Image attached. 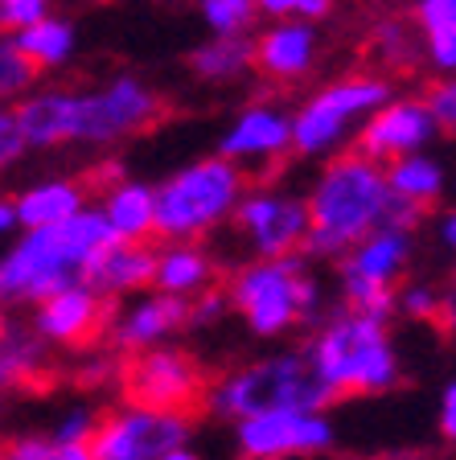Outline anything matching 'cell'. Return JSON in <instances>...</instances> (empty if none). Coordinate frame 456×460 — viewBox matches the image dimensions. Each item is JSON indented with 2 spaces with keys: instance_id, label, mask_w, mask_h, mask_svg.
<instances>
[{
  "instance_id": "cell-1",
  "label": "cell",
  "mask_w": 456,
  "mask_h": 460,
  "mask_svg": "<svg viewBox=\"0 0 456 460\" xmlns=\"http://www.w3.org/2000/svg\"><path fill=\"white\" fill-rule=\"evenodd\" d=\"M17 128L33 153H49L62 144L107 148L148 132L165 115L161 95L140 75H112L91 91H33L13 103Z\"/></svg>"
},
{
  "instance_id": "cell-2",
  "label": "cell",
  "mask_w": 456,
  "mask_h": 460,
  "mask_svg": "<svg viewBox=\"0 0 456 460\" xmlns=\"http://www.w3.org/2000/svg\"><path fill=\"white\" fill-rule=\"evenodd\" d=\"M120 234L112 230L99 206L83 210L78 218L46 230H25L9 243L0 259V300L4 305H46L70 288H91L95 268L112 247H120Z\"/></svg>"
},
{
  "instance_id": "cell-3",
  "label": "cell",
  "mask_w": 456,
  "mask_h": 460,
  "mask_svg": "<svg viewBox=\"0 0 456 460\" xmlns=\"http://www.w3.org/2000/svg\"><path fill=\"white\" fill-rule=\"evenodd\" d=\"M304 198L313 214V234H308L304 255L313 263H342L366 234L387 226L390 210H395L387 169L371 156H362L358 148L325 161L308 181Z\"/></svg>"
},
{
  "instance_id": "cell-4",
  "label": "cell",
  "mask_w": 456,
  "mask_h": 460,
  "mask_svg": "<svg viewBox=\"0 0 456 460\" xmlns=\"http://www.w3.org/2000/svg\"><path fill=\"white\" fill-rule=\"evenodd\" d=\"M329 402L333 391L313 370L304 345L235 366V370L219 374L206 391V411L235 428L276 411H329Z\"/></svg>"
},
{
  "instance_id": "cell-5",
  "label": "cell",
  "mask_w": 456,
  "mask_h": 460,
  "mask_svg": "<svg viewBox=\"0 0 456 460\" xmlns=\"http://www.w3.org/2000/svg\"><path fill=\"white\" fill-rule=\"evenodd\" d=\"M304 354L321 374V383L333 391V399L387 394L403 378L399 349H395L387 321H374V316L353 313L345 305L313 329V337L304 341Z\"/></svg>"
},
{
  "instance_id": "cell-6",
  "label": "cell",
  "mask_w": 456,
  "mask_h": 460,
  "mask_svg": "<svg viewBox=\"0 0 456 460\" xmlns=\"http://www.w3.org/2000/svg\"><path fill=\"white\" fill-rule=\"evenodd\" d=\"M230 305L243 316L251 337L276 341L300 325H321L325 296L313 276V259L288 255V259H247L238 263L227 284Z\"/></svg>"
},
{
  "instance_id": "cell-7",
  "label": "cell",
  "mask_w": 456,
  "mask_h": 460,
  "mask_svg": "<svg viewBox=\"0 0 456 460\" xmlns=\"http://www.w3.org/2000/svg\"><path fill=\"white\" fill-rule=\"evenodd\" d=\"M247 172L227 156H198L156 181V239L201 243L230 226L247 198Z\"/></svg>"
},
{
  "instance_id": "cell-8",
  "label": "cell",
  "mask_w": 456,
  "mask_h": 460,
  "mask_svg": "<svg viewBox=\"0 0 456 460\" xmlns=\"http://www.w3.org/2000/svg\"><path fill=\"white\" fill-rule=\"evenodd\" d=\"M390 75H342L321 91L292 107L296 115V156L304 161H333L345 153V144H358L362 128L387 103H395Z\"/></svg>"
},
{
  "instance_id": "cell-9",
  "label": "cell",
  "mask_w": 456,
  "mask_h": 460,
  "mask_svg": "<svg viewBox=\"0 0 456 460\" xmlns=\"http://www.w3.org/2000/svg\"><path fill=\"white\" fill-rule=\"evenodd\" d=\"M411 259H416V230L382 226L366 234L337 263L342 305L374 316V321H390L399 313V279L407 276Z\"/></svg>"
},
{
  "instance_id": "cell-10",
  "label": "cell",
  "mask_w": 456,
  "mask_h": 460,
  "mask_svg": "<svg viewBox=\"0 0 456 460\" xmlns=\"http://www.w3.org/2000/svg\"><path fill=\"white\" fill-rule=\"evenodd\" d=\"M230 230L238 234V243L251 259L304 255L308 234H313L308 198L288 190V185H251Z\"/></svg>"
},
{
  "instance_id": "cell-11",
  "label": "cell",
  "mask_w": 456,
  "mask_h": 460,
  "mask_svg": "<svg viewBox=\"0 0 456 460\" xmlns=\"http://www.w3.org/2000/svg\"><path fill=\"white\" fill-rule=\"evenodd\" d=\"M120 383H124V402L173 415H190L193 407H206L210 391L201 362L177 345H161L140 358H128Z\"/></svg>"
},
{
  "instance_id": "cell-12",
  "label": "cell",
  "mask_w": 456,
  "mask_h": 460,
  "mask_svg": "<svg viewBox=\"0 0 456 460\" xmlns=\"http://www.w3.org/2000/svg\"><path fill=\"white\" fill-rule=\"evenodd\" d=\"M190 436H193L190 415L120 402L99 420L91 452H95V460H165L173 452L190 448Z\"/></svg>"
},
{
  "instance_id": "cell-13",
  "label": "cell",
  "mask_w": 456,
  "mask_h": 460,
  "mask_svg": "<svg viewBox=\"0 0 456 460\" xmlns=\"http://www.w3.org/2000/svg\"><path fill=\"white\" fill-rule=\"evenodd\" d=\"M333 444H337V423L329 411H276L235 428V448L243 460L325 456Z\"/></svg>"
},
{
  "instance_id": "cell-14",
  "label": "cell",
  "mask_w": 456,
  "mask_h": 460,
  "mask_svg": "<svg viewBox=\"0 0 456 460\" xmlns=\"http://www.w3.org/2000/svg\"><path fill=\"white\" fill-rule=\"evenodd\" d=\"M288 153H296V115L284 103L255 99L227 124L219 136V156L235 161L238 169H272Z\"/></svg>"
},
{
  "instance_id": "cell-15",
  "label": "cell",
  "mask_w": 456,
  "mask_h": 460,
  "mask_svg": "<svg viewBox=\"0 0 456 460\" xmlns=\"http://www.w3.org/2000/svg\"><path fill=\"white\" fill-rule=\"evenodd\" d=\"M190 329V300L165 296V292H144V296L120 300L107 321V349L124 358H140L148 349H161L173 341V333Z\"/></svg>"
},
{
  "instance_id": "cell-16",
  "label": "cell",
  "mask_w": 456,
  "mask_h": 460,
  "mask_svg": "<svg viewBox=\"0 0 456 460\" xmlns=\"http://www.w3.org/2000/svg\"><path fill=\"white\" fill-rule=\"evenodd\" d=\"M440 136L444 132H440V119L432 115L428 99L424 95L419 99L416 95H399L395 103H387L371 124L362 128V136H358L353 148L387 169V164L403 161V156L432 153V144H436Z\"/></svg>"
},
{
  "instance_id": "cell-17",
  "label": "cell",
  "mask_w": 456,
  "mask_h": 460,
  "mask_svg": "<svg viewBox=\"0 0 456 460\" xmlns=\"http://www.w3.org/2000/svg\"><path fill=\"white\" fill-rule=\"evenodd\" d=\"M107 321H112L107 296H99L95 288H70V292L33 308L29 329L49 349H86L95 337L107 333Z\"/></svg>"
},
{
  "instance_id": "cell-18",
  "label": "cell",
  "mask_w": 456,
  "mask_h": 460,
  "mask_svg": "<svg viewBox=\"0 0 456 460\" xmlns=\"http://www.w3.org/2000/svg\"><path fill=\"white\" fill-rule=\"evenodd\" d=\"M321 33L308 21H276L255 38V70L272 83H296L317 66Z\"/></svg>"
},
{
  "instance_id": "cell-19",
  "label": "cell",
  "mask_w": 456,
  "mask_h": 460,
  "mask_svg": "<svg viewBox=\"0 0 456 460\" xmlns=\"http://www.w3.org/2000/svg\"><path fill=\"white\" fill-rule=\"evenodd\" d=\"M17 201V218H21V234L25 230H46V226H62V222L78 218L86 206V185L75 177H41V181L25 185L13 193Z\"/></svg>"
},
{
  "instance_id": "cell-20",
  "label": "cell",
  "mask_w": 456,
  "mask_h": 460,
  "mask_svg": "<svg viewBox=\"0 0 456 460\" xmlns=\"http://www.w3.org/2000/svg\"><path fill=\"white\" fill-rule=\"evenodd\" d=\"M219 279V259L206 243H165L156 251V288L165 296L198 300Z\"/></svg>"
},
{
  "instance_id": "cell-21",
  "label": "cell",
  "mask_w": 456,
  "mask_h": 460,
  "mask_svg": "<svg viewBox=\"0 0 456 460\" xmlns=\"http://www.w3.org/2000/svg\"><path fill=\"white\" fill-rule=\"evenodd\" d=\"M99 296L107 300H132L144 296L148 288H156V247L148 243H120L103 255L91 279Z\"/></svg>"
},
{
  "instance_id": "cell-22",
  "label": "cell",
  "mask_w": 456,
  "mask_h": 460,
  "mask_svg": "<svg viewBox=\"0 0 456 460\" xmlns=\"http://www.w3.org/2000/svg\"><path fill=\"white\" fill-rule=\"evenodd\" d=\"M99 210L107 214L112 230L124 243H148L156 234V185L136 181V177H120L103 190Z\"/></svg>"
},
{
  "instance_id": "cell-23",
  "label": "cell",
  "mask_w": 456,
  "mask_h": 460,
  "mask_svg": "<svg viewBox=\"0 0 456 460\" xmlns=\"http://www.w3.org/2000/svg\"><path fill=\"white\" fill-rule=\"evenodd\" d=\"M387 181L399 201H411L419 210H432L448 193V169L440 156L416 153V156H403V161L387 164Z\"/></svg>"
},
{
  "instance_id": "cell-24",
  "label": "cell",
  "mask_w": 456,
  "mask_h": 460,
  "mask_svg": "<svg viewBox=\"0 0 456 460\" xmlns=\"http://www.w3.org/2000/svg\"><path fill=\"white\" fill-rule=\"evenodd\" d=\"M255 66V38H206L190 49V70L201 83H235Z\"/></svg>"
},
{
  "instance_id": "cell-25",
  "label": "cell",
  "mask_w": 456,
  "mask_h": 460,
  "mask_svg": "<svg viewBox=\"0 0 456 460\" xmlns=\"http://www.w3.org/2000/svg\"><path fill=\"white\" fill-rule=\"evenodd\" d=\"M17 38V46H21V54L38 66V75L41 70H62V66H70V58L78 54V29H75V21L70 17H46L41 25H33V29H25V33H13Z\"/></svg>"
},
{
  "instance_id": "cell-26",
  "label": "cell",
  "mask_w": 456,
  "mask_h": 460,
  "mask_svg": "<svg viewBox=\"0 0 456 460\" xmlns=\"http://www.w3.org/2000/svg\"><path fill=\"white\" fill-rule=\"evenodd\" d=\"M371 54L379 66H387V75L428 66L424 33H419L416 21H379V25H374V38H371Z\"/></svg>"
},
{
  "instance_id": "cell-27",
  "label": "cell",
  "mask_w": 456,
  "mask_h": 460,
  "mask_svg": "<svg viewBox=\"0 0 456 460\" xmlns=\"http://www.w3.org/2000/svg\"><path fill=\"white\" fill-rule=\"evenodd\" d=\"M46 354H49V345L41 341L29 325L25 329L9 325L4 329V345H0V374H4V386H17V383L38 378L41 366H46Z\"/></svg>"
},
{
  "instance_id": "cell-28",
  "label": "cell",
  "mask_w": 456,
  "mask_h": 460,
  "mask_svg": "<svg viewBox=\"0 0 456 460\" xmlns=\"http://www.w3.org/2000/svg\"><path fill=\"white\" fill-rule=\"evenodd\" d=\"M198 17L210 38H251V25L264 13L259 0H198Z\"/></svg>"
},
{
  "instance_id": "cell-29",
  "label": "cell",
  "mask_w": 456,
  "mask_h": 460,
  "mask_svg": "<svg viewBox=\"0 0 456 460\" xmlns=\"http://www.w3.org/2000/svg\"><path fill=\"white\" fill-rule=\"evenodd\" d=\"M33 83H38V66L21 54L17 38L4 33V38H0V95L21 103L25 95H33Z\"/></svg>"
},
{
  "instance_id": "cell-30",
  "label": "cell",
  "mask_w": 456,
  "mask_h": 460,
  "mask_svg": "<svg viewBox=\"0 0 456 460\" xmlns=\"http://www.w3.org/2000/svg\"><path fill=\"white\" fill-rule=\"evenodd\" d=\"M99 420H103V415H99L91 402H70V407L58 411L49 436H54L58 444H91L99 431Z\"/></svg>"
},
{
  "instance_id": "cell-31",
  "label": "cell",
  "mask_w": 456,
  "mask_h": 460,
  "mask_svg": "<svg viewBox=\"0 0 456 460\" xmlns=\"http://www.w3.org/2000/svg\"><path fill=\"white\" fill-rule=\"evenodd\" d=\"M444 300H448V292H440V288L428 284V279H411V284L399 288V313L411 316V321H436L440 325Z\"/></svg>"
},
{
  "instance_id": "cell-32",
  "label": "cell",
  "mask_w": 456,
  "mask_h": 460,
  "mask_svg": "<svg viewBox=\"0 0 456 460\" xmlns=\"http://www.w3.org/2000/svg\"><path fill=\"white\" fill-rule=\"evenodd\" d=\"M411 21L419 25L424 41H432V38H456V0H416Z\"/></svg>"
},
{
  "instance_id": "cell-33",
  "label": "cell",
  "mask_w": 456,
  "mask_h": 460,
  "mask_svg": "<svg viewBox=\"0 0 456 460\" xmlns=\"http://www.w3.org/2000/svg\"><path fill=\"white\" fill-rule=\"evenodd\" d=\"M46 17H54V0H0V25L9 33H25Z\"/></svg>"
},
{
  "instance_id": "cell-34",
  "label": "cell",
  "mask_w": 456,
  "mask_h": 460,
  "mask_svg": "<svg viewBox=\"0 0 456 460\" xmlns=\"http://www.w3.org/2000/svg\"><path fill=\"white\" fill-rule=\"evenodd\" d=\"M230 313H235V305H230L227 288H210L198 300H190V329H214V325H222Z\"/></svg>"
},
{
  "instance_id": "cell-35",
  "label": "cell",
  "mask_w": 456,
  "mask_h": 460,
  "mask_svg": "<svg viewBox=\"0 0 456 460\" xmlns=\"http://www.w3.org/2000/svg\"><path fill=\"white\" fill-rule=\"evenodd\" d=\"M4 460H58V440L49 431H17L4 444Z\"/></svg>"
},
{
  "instance_id": "cell-36",
  "label": "cell",
  "mask_w": 456,
  "mask_h": 460,
  "mask_svg": "<svg viewBox=\"0 0 456 460\" xmlns=\"http://www.w3.org/2000/svg\"><path fill=\"white\" fill-rule=\"evenodd\" d=\"M424 99H428L432 115L440 119V132L456 136V78H436Z\"/></svg>"
},
{
  "instance_id": "cell-37",
  "label": "cell",
  "mask_w": 456,
  "mask_h": 460,
  "mask_svg": "<svg viewBox=\"0 0 456 460\" xmlns=\"http://www.w3.org/2000/svg\"><path fill=\"white\" fill-rule=\"evenodd\" d=\"M25 153H29V144L17 128V115H13V107H4V111H0V164L13 169Z\"/></svg>"
},
{
  "instance_id": "cell-38",
  "label": "cell",
  "mask_w": 456,
  "mask_h": 460,
  "mask_svg": "<svg viewBox=\"0 0 456 460\" xmlns=\"http://www.w3.org/2000/svg\"><path fill=\"white\" fill-rule=\"evenodd\" d=\"M436 428L448 444H456V374L444 383L440 391V402H436Z\"/></svg>"
},
{
  "instance_id": "cell-39",
  "label": "cell",
  "mask_w": 456,
  "mask_h": 460,
  "mask_svg": "<svg viewBox=\"0 0 456 460\" xmlns=\"http://www.w3.org/2000/svg\"><path fill=\"white\" fill-rule=\"evenodd\" d=\"M300 9H304V0H259V13L272 25L276 21H300Z\"/></svg>"
},
{
  "instance_id": "cell-40",
  "label": "cell",
  "mask_w": 456,
  "mask_h": 460,
  "mask_svg": "<svg viewBox=\"0 0 456 460\" xmlns=\"http://www.w3.org/2000/svg\"><path fill=\"white\" fill-rule=\"evenodd\" d=\"M436 239H440V247L456 255V206H452V210H444V214L436 218Z\"/></svg>"
},
{
  "instance_id": "cell-41",
  "label": "cell",
  "mask_w": 456,
  "mask_h": 460,
  "mask_svg": "<svg viewBox=\"0 0 456 460\" xmlns=\"http://www.w3.org/2000/svg\"><path fill=\"white\" fill-rule=\"evenodd\" d=\"M0 234H4V239H13V234H17V239H21V218H17V201H13V198L0 201Z\"/></svg>"
},
{
  "instance_id": "cell-42",
  "label": "cell",
  "mask_w": 456,
  "mask_h": 460,
  "mask_svg": "<svg viewBox=\"0 0 456 460\" xmlns=\"http://www.w3.org/2000/svg\"><path fill=\"white\" fill-rule=\"evenodd\" d=\"M58 460H95L91 444H58Z\"/></svg>"
},
{
  "instance_id": "cell-43",
  "label": "cell",
  "mask_w": 456,
  "mask_h": 460,
  "mask_svg": "<svg viewBox=\"0 0 456 460\" xmlns=\"http://www.w3.org/2000/svg\"><path fill=\"white\" fill-rule=\"evenodd\" d=\"M440 329H448V333L456 337V288L448 292V300H444V316H440Z\"/></svg>"
},
{
  "instance_id": "cell-44",
  "label": "cell",
  "mask_w": 456,
  "mask_h": 460,
  "mask_svg": "<svg viewBox=\"0 0 456 460\" xmlns=\"http://www.w3.org/2000/svg\"><path fill=\"white\" fill-rule=\"evenodd\" d=\"M165 460H201V456L193 448H181V452H173V456H165Z\"/></svg>"
}]
</instances>
